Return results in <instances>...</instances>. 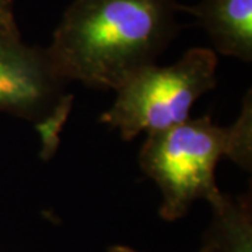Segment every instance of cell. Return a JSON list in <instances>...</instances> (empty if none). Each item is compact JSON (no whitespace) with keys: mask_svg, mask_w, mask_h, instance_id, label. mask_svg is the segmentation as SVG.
<instances>
[{"mask_svg":"<svg viewBox=\"0 0 252 252\" xmlns=\"http://www.w3.org/2000/svg\"><path fill=\"white\" fill-rule=\"evenodd\" d=\"M175 0H73L45 49L56 77L117 91L177 34Z\"/></svg>","mask_w":252,"mask_h":252,"instance_id":"cell-1","label":"cell"},{"mask_svg":"<svg viewBox=\"0 0 252 252\" xmlns=\"http://www.w3.org/2000/svg\"><path fill=\"white\" fill-rule=\"evenodd\" d=\"M185 9L195 16L219 54L252 61V0H200Z\"/></svg>","mask_w":252,"mask_h":252,"instance_id":"cell-5","label":"cell"},{"mask_svg":"<svg viewBox=\"0 0 252 252\" xmlns=\"http://www.w3.org/2000/svg\"><path fill=\"white\" fill-rule=\"evenodd\" d=\"M62 83L45 49L26 45L21 35L0 31V111L31 121L44 118L59 102Z\"/></svg>","mask_w":252,"mask_h":252,"instance_id":"cell-4","label":"cell"},{"mask_svg":"<svg viewBox=\"0 0 252 252\" xmlns=\"http://www.w3.org/2000/svg\"><path fill=\"white\" fill-rule=\"evenodd\" d=\"M216 70L217 55L209 48H192L168 66H147L118 89L101 122L124 140L180 125L193 104L215 89Z\"/></svg>","mask_w":252,"mask_h":252,"instance_id":"cell-3","label":"cell"},{"mask_svg":"<svg viewBox=\"0 0 252 252\" xmlns=\"http://www.w3.org/2000/svg\"><path fill=\"white\" fill-rule=\"evenodd\" d=\"M200 252H213V251H212V250H210L209 247H205V248H203V250H202Z\"/></svg>","mask_w":252,"mask_h":252,"instance_id":"cell-9","label":"cell"},{"mask_svg":"<svg viewBox=\"0 0 252 252\" xmlns=\"http://www.w3.org/2000/svg\"><path fill=\"white\" fill-rule=\"evenodd\" d=\"M223 158L251 168V93L231 126L216 125L209 117L189 118L180 125L147 135L139 164L161 190L160 216L177 220L199 199L210 203L219 198L221 192L215 172Z\"/></svg>","mask_w":252,"mask_h":252,"instance_id":"cell-2","label":"cell"},{"mask_svg":"<svg viewBox=\"0 0 252 252\" xmlns=\"http://www.w3.org/2000/svg\"><path fill=\"white\" fill-rule=\"evenodd\" d=\"M215 215L213 252H251V209L248 199H233L220 193L210 202Z\"/></svg>","mask_w":252,"mask_h":252,"instance_id":"cell-6","label":"cell"},{"mask_svg":"<svg viewBox=\"0 0 252 252\" xmlns=\"http://www.w3.org/2000/svg\"><path fill=\"white\" fill-rule=\"evenodd\" d=\"M0 31L20 35L14 17V0H0Z\"/></svg>","mask_w":252,"mask_h":252,"instance_id":"cell-7","label":"cell"},{"mask_svg":"<svg viewBox=\"0 0 252 252\" xmlns=\"http://www.w3.org/2000/svg\"><path fill=\"white\" fill-rule=\"evenodd\" d=\"M109 252H139L135 251V250H132V248H129V247H124V245H115V247H112Z\"/></svg>","mask_w":252,"mask_h":252,"instance_id":"cell-8","label":"cell"}]
</instances>
